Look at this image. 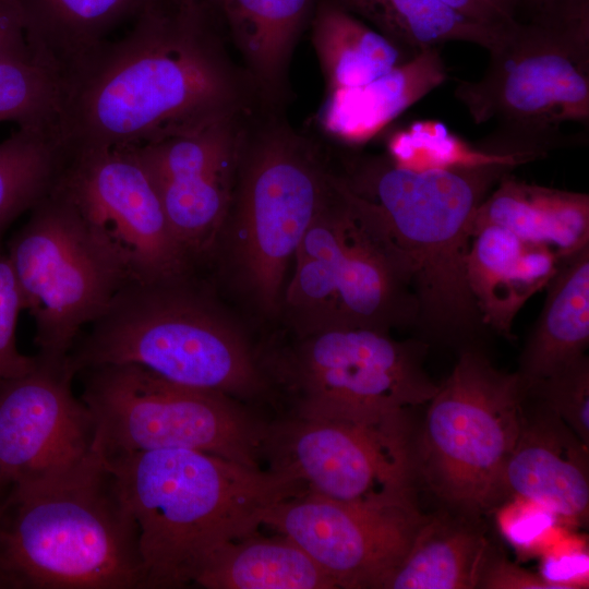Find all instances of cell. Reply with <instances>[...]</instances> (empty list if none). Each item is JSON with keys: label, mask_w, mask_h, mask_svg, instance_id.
<instances>
[{"label": "cell", "mask_w": 589, "mask_h": 589, "mask_svg": "<svg viewBox=\"0 0 589 589\" xmlns=\"http://www.w3.org/2000/svg\"><path fill=\"white\" fill-rule=\"evenodd\" d=\"M120 40L107 41L65 84L60 130L69 146L136 147L192 134L262 106L227 47L218 11L149 0Z\"/></svg>", "instance_id": "6da1fadb"}, {"label": "cell", "mask_w": 589, "mask_h": 589, "mask_svg": "<svg viewBox=\"0 0 589 589\" xmlns=\"http://www.w3.org/2000/svg\"><path fill=\"white\" fill-rule=\"evenodd\" d=\"M105 461L137 524L144 588L193 584L215 551L257 532L275 504L308 492L283 470L200 450H141Z\"/></svg>", "instance_id": "7a4b0ae2"}, {"label": "cell", "mask_w": 589, "mask_h": 589, "mask_svg": "<svg viewBox=\"0 0 589 589\" xmlns=\"http://www.w3.org/2000/svg\"><path fill=\"white\" fill-rule=\"evenodd\" d=\"M516 167L416 171L387 156H353L341 176L365 199L413 267L416 326L430 339L462 342L485 325L469 290L466 256L473 214L500 179Z\"/></svg>", "instance_id": "3957f363"}, {"label": "cell", "mask_w": 589, "mask_h": 589, "mask_svg": "<svg viewBox=\"0 0 589 589\" xmlns=\"http://www.w3.org/2000/svg\"><path fill=\"white\" fill-rule=\"evenodd\" d=\"M0 567L33 588H144L137 524L100 455L11 488L0 508Z\"/></svg>", "instance_id": "277c9868"}, {"label": "cell", "mask_w": 589, "mask_h": 589, "mask_svg": "<svg viewBox=\"0 0 589 589\" xmlns=\"http://www.w3.org/2000/svg\"><path fill=\"white\" fill-rule=\"evenodd\" d=\"M76 374L104 364L134 363L171 383L249 396L262 387L241 333L190 280H129L76 338Z\"/></svg>", "instance_id": "5b68a950"}, {"label": "cell", "mask_w": 589, "mask_h": 589, "mask_svg": "<svg viewBox=\"0 0 589 589\" xmlns=\"http://www.w3.org/2000/svg\"><path fill=\"white\" fill-rule=\"evenodd\" d=\"M488 51L482 76L454 89L474 123L496 124L476 144L532 160L577 144L561 128L589 127V37L518 22Z\"/></svg>", "instance_id": "8992f818"}, {"label": "cell", "mask_w": 589, "mask_h": 589, "mask_svg": "<svg viewBox=\"0 0 589 589\" xmlns=\"http://www.w3.org/2000/svg\"><path fill=\"white\" fill-rule=\"evenodd\" d=\"M273 108L248 120L233 197V254L244 286L275 310L289 262L330 190L312 144Z\"/></svg>", "instance_id": "52a82bcc"}, {"label": "cell", "mask_w": 589, "mask_h": 589, "mask_svg": "<svg viewBox=\"0 0 589 589\" xmlns=\"http://www.w3.org/2000/svg\"><path fill=\"white\" fill-rule=\"evenodd\" d=\"M527 385L519 373L461 349L430 399L420 441L419 472L442 498L468 513L506 497L504 469L520 433Z\"/></svg>", "instance_id": "ba28073f"}, {"label": "cell", "mask_w": 589, "mask_h": 589, "mask_svg": "<svg viewBox=\"0 0 589 589\" xmlns=\"http://www.w3.org/2000/svg\"><path fill=\"white\" fill-rule=\"evenodd\" d=\"M81 399L103 458L155 449H192L260 468L268 431L231 397L166 381L134 363L81 370Z\"/></svg>", "instance_id": "9c48e42d"}, {"label": "cell", "mask_w": 589, "mask_h": 589, "mask_svg": "<svg viewBox=\"0 0 589 589\" xmlns=\"http://www.w3.org/2000/svg\"><path fill=\"white\" fill-rule=\"evenodd\" d=\"M7 254L38 353L67 358L80 334L130 280L118 256L58 190L31 211Z\"/></svg>", "instance_id": "30bf717a"}, {"label": "cell", "mask_w": 589, "mask_h": 589, "mask_svg": "<svg viewBox=\"0 0 589 589\" xmlns=\"http://www.w3.org/2000/svg\"><path fill=\"white\" fill-rule=\"evenodd\" d=\"M426 344L388 332L330 326L305 334L294 359L299 416L381 422L408 416L438 388L423 368Z\"/></svg>", "instance_id": "8fae6325"}, {"label": "cell", "mask_w": 589, "mask_h": 589, "mask_svg": "<svg viewBox=\"0 0 589 589\" xmlns=\"http://www.w3.org/2000/svg\"><path fill=\"white\" fill-rule=\"evenodd\" d=\"M300 417V416H299ZM273 469L333 500L382 508H418L419 473L407 416L361 422L300 417L269 432Z\"/></svg>", "instance_id": "7c38bea8"}, {"label": "cell", "mask_w": 589, "mask_h": 589, "mask_svg": "<svg viewBox=\"0 0 589 589\" xmlns=\"http://www.w3.org/2000/svg\"><path fill=\"white\" fill-rule=\"evenodd\" d=\"M53 188L118 256L130 280L190 273L158 193L132 148L67 145Z\"/></svg>", "instance_id": "4fadbf2b"}, {"label": "cell", "mask_w": 589, "mask_h": 589, "mask_svg": "<svg viewBox=\"0 0 589 589\" xmlns=\"http://www.w3.org/2000/svg\"><path fill=\"white\" fill-rule=\"evenodd\" d=\"M35 357L32 370L0 382V482L11 488L65 473L96 454L94 419L73 394L70 358Z\"/></svg>", "instance_id": "5bb4252c"}, {"label": "cell", "mask_w": 589, "mask_h": 589, "mask_svg": "<svg viewBox=\"0 0 589 589\" xmlns=\"http://www.w3.org/2000/svg\"><path fill=\"white\" fill-rule=\"evenodd\" d=\"M426 517L308 491L271 507L263 525L296 542L336 588L360 589L383 587Z\"/></svg>", "instance_id": "9a60e30c"}, {"label": "cell", "mask_w": 589, "mask_h": 589, "mask_svg": "<svg viewBox=\"0 0 589 589\" xmlns=\"http://www.w3.org/2000/svg\"><path fill=\"white\" fill-rule=\"evenodd\" d=\"M248 118L130 147L146 169L191 265L213 250L227 221Z\"/></svg>", "instance_id": "2e32d148"}, {"label": "cell", "mask_w": 589, "mask_h": 589, "mask_svg": "<svg viewBox=\"0 0 589 589\" xmlns=\"http://www.w3.org/2000/svg\"><path fill=\"white\" fill-rule=\"evenodd\" d=\"M339 178L349 213L335 276L332 326L388 332L394 326L416 325L418 302L411 262L368 202Z\"/></svg>", "instance_id": "e0dca14e"}, {"label": "cell", "mask_w": 589, "mask_h": 589, "mask_svg": "<svg viewBox=\"0 0 589 589\" xmlns=\"http://www.w3.org/2000/svg\"><path fill=\"white\" fill-rule=\"evenodd\" d=\"M588 454V445L527 393L520 433L504 469L506 496L531 501L565 522L584 521L589 508Z\"/></svg>", "instance_id": "ac0fdd59"}, {"label": "cell", "mask_w": 589, "mask_h": 589, "mask_svg": "<svg viewBox=\"0 0 589 589\" xmlns=\"http://www.w3.org/2000/svg\"><path fill=\"white\" fill-rule=\"evenodd\" d=\"M560 256L554 249L498 226L478 229L466 256V277L485 327L512 337L515 317L545 288Z\"/></svg>", "instance_id": "d6986e66"}, {"label": "cell", "mask_w": 589, "mask_h": 589, "mask_svg": "<svg viewBox=\"0 0 589 589\" xmlns=\"http://www.w3.org/2000/svg\"><path fill=\"white\" fill-rule=\"evenodd\" d=\"M446 80L440 49H421L365 84L326 91L317 125L339 144L362 146Z\"/></svg>", "instance_id": "ffe728a7"}, {"label": "cell", "mask_w": 589, "mask_h": 589, "mask_svg": "<svg viewBox=\"0 0 589 589\" xmlns=\"http://www.w3.org/2000/svg\"><path fill=\"white\" fill-rule=\"evenodd\" d=\"M320 0H218L228 39L263 106L277 109L288 95L292 53Z\"/></svg>", "instance_id": "44dd1931"}, {"label": "cell", "mask_w": 589, "mask_h": 589, "mask_svg": "<svg viewBox=\"0 0 589 589\" xmlns=\"http://www.w3.org/2000/svg\"><path fill=\"white\" fill-rule=\"evenodd\" d=\"M484 226H498L560 254L575 252L589 244V195L528 183L510 171L477 207L471 237Z\"/></svg>", "instance_id": "7402d4cb"}, {"label": "cell", "mask_w": 589, "mask_h": 589, "mask_svg": "<svg viewBox=\"0 0 589 589\" xmlns=\"http://www.w3.org/2000/svg\"><path fill=\"white\" fill-rule=\"evenodd\" d=\"M13 1L35 56L52 63L68 83L95 59L109 33L149 0Z\"/></svg>", "instance_id": "603a6c76"}, {"label": "cell", "mask_w": 589, "mask_h": 589, "mask_svg": "<svg viewBox=\"0 0 589 589\" xmlns=\"http://www.w3.org/2000/svg\"><path fill=\"white\" fill-rule=\"evenodd\" d=\"M543 306L519 357L526 384L586 354L589 345V244L561 254Z\"/></svg>", "instance_id": "cb8c5ba5"}, {"label": "cell", "mask_w": 589, "mask_h": 589, "mask_svg": "<svg viewBox=\"0 0 589 589\" xmlns=\"http://www.w3.org/2000/svg\"><path fill=\"white\" fill-rule=\"evenodd\" d=\"M207 589H334L330 578L292 540L260 532L215 551L196 574Z\"/></svg>", "instance_id": "d4e9b609"}, {"label": "cell", "mask_w": 589, "mask_h": 589, "mask_svg": "<svg viewBox=\"0 0 589 589\" xmlns=\"http://www.w3.org/2000/svg\"><path fill=\"white\" fill-rule=\"evenodd\" d=\"M349 205L340 179L330 190L294 253L296 268L286 292L303 335L333 325L335 276L345 242Z\"/></svg>", "instance_id": "484cf974"}, {"label": "cell", "mask_w": 589, "mask_h": 589, "mask_svg": "<svg viewBox=\"0 0 589 589\" xmlns=\"http://www.w3.org/2000/svg\"><path fill=\"white\" fill-rule=\"evenodd\" d=\"M491 555L480 530L445 517L428 516L382 588H478Z\"/></svg>", "instance_id": "4316f807"}, {"label": "cell", "mask_w": 589, "mask_h": 589, "mask_svg": "<svg viewBox=\"0 0 589 589\" xmlns=\"http://www.w3.org/2000/svg\"><path fill=\"white\" fill-rule=\"evenodd\" d=\"M309 27L326 91L365 84L414 55L336 0H320Z\"/></svg>", "instance_id": "83f0119b"}, {"label": "cell", "mask_w": 589, "mask_h": 589, "mask_svg": "<svg viewBox=\"0 0 589 589\" xmlns=\"http://www.w3.org/2000/svg\"><path fill=\"white\" fill-rule=\"evenodd\" d=\"M389 40L410 51L449 41L489 49L498 34L472 24L438 0H336Z\"/></svg>", "instance_id": "f1b7e54d"}, {"label": "cell", "mask_w": 589, "mask_h": 589, "mask_svg": "<svg viewBox=\"0 0 589 589\" xmlns=\"http://www.w3.org/2000/svg\"><path fill=\"white\" fill-rule=\"evenodd\" d=\"M65 152L58 128L19 127L0 143V239L52 190Z\"/></svg>", "instance_id": "f546056e"}, {"label": "cell", "mask_w": 589, "mask_h": 589, "mask_svg": "<svg viewBox=\"0 0 589 589\" xmlns=\"http://www.w3.org/2000/svg\"><path fill=\"white\" fill-rule=\"evenodd\" d=\"M387 157L396 166L416 170H448L493 164L514 167L532 159L498 155L471 144L436 120H418L392 133L386 143Z\"/></svg>", "instance_id": "4dcf8cb0"}, {"label": "cell", "mask_w": 589, "mask_h": 589, "mask_svg": "<svg viewBox=\"0 0 589 589\" xmlns=\"http://www.w3.org/2000/svg\"><path fill=\"white\" fill-rule=\"evenodd\" d=\"M64 91L65 81L59 70L41 58L2 61L0 121L60 130Z\"/></svg>", "instance_id": "1f68e13d"}, {"label": "cell", "mask_w": 589, "mask_h": 589, "mask_svg": "<svg viewBox=\"0 0 589 589\" xmlns=\"http://www.w3.org/2000/svg\"><path fill=\"white\" fill-rule=\"evenodd\" d=\"M526 385L531 397L558 416L589 445V359L586 354Z\"/></svg>", "instance_id": "d6a6232c"}, {"label": "cell", "mask_w": 589, "mask_h": 589, "mask_svg": "<svg viewBox=\"0 0 589 589\" xmlns=\"http://www.w3.org/2000/svg\"><path fill=\"white\" fill-rule=\"evenodd\" d=\"M22 310L14 273L5 250L0 247V382L25 374L36 362V357L24 356L16 347V322Z\"/></svg>", "instance_id": "836d02e7"}, {"label": "cell", "mask_w": 589, "mask_h": 589, "mask_svg": "<svg viewBox=\"0 0 589 589\" xmlns=\"http://www.w3.org/2000/svg\"><path fill=\"white\" fill-rule=\"evenodd\" d=\"M558 517L549 509L520 497L503 508L498 519L509 542L521 551L540 554L558 537Z\"/></svg>", "instance_id": "e575fe53"}, {"label": "cell", "mask_w": 589, "mask_h": 589, "mask_svg": "<svg viewBox=\"0 0 589 589\" xmlns=\"http://www.w3.org/2000/svg\"><path fill=\"white\" fill-rule=\"evenodd\" d=\"M514 3L520 23L589 37V0H514Z\"/></svg>", "instance_id": "d590c367"}, {"label": "cell", "mask_w": 589, "mask_h": 589, "mask_svg": "<svg viewBox=\"0 0 589 589\" xmlns=\"http://www.w3.org/2000/svg\"><path fill=\"white\" fill-rule=\"evenodd\" d=\"M577 538L557 539L541 555L540 576L556 589H578L588 585V552Z\"/></svg>", "instance_id": "8d00e7d4"}, {"label": "cell", "mask_w": 589, "mask_h": 589, "mask_svg": "<svg viewBox=\"0 0 589 589\" xmlns=\"http://www.w3.org/2000/svg\"><path fill=\"white\" fill-rule=\"evenodd\" d=\"M438 1L468 22L496 34L518 23L514 0Z\"/></svg>", "instance_id": "74e56055"}, {"label": "cell", "mask_w": 589, "mask_h": 589, "mask_svg": "<svg viewBox=\"0 0 589 589\" xmlns=\"http://www.w3.org/2000/svg\"><path fill=\"white\" fill-rule=\"evenodd\" d=\"M478 588L486 589H556L540 575L532 574L506 558L491 555Z\"/></svg>", "instance_id": "f35d334b"}, {"label": "cell", "mask_w": 589, "mask_h": 589, "mask_svg": "<svg viewBox=\"0 0 589 589\" xmlns=\"http://www.w3.org/2000/svg\"><path fill=\"white\" fill-rule=\"evenodd\" d=\"M36 57L28 43L19 8L13 0H0V62L23 61Z\"/></svg>", "instance_id": "ab89813d"}, {"label": "cell", "mask_w": 589, "mask_h": 589, "mask_svg": "<svg viewBox=\"0 0 589 589\" xmlns=\"http://www.w3.org/2000/svg\"><path fill=\"white\" fill-rule=\"evenodd\" d=\"M191 1L207 3L217 10L218 0H191Z\"/></svg>", "instance_id": "60d3db41"}, {"label": "cell", "mask_w": 589, "mask_h": 589, "mask_svg": "<svg viewBox=\"0 0 589 589\" xmlns=\"http://www.w3.org/2000/svg\"><path fill=\"white\" fill-rule=\"evenodd\" d=\"M1 486H3V485H2L1 482H0V488H1ZM1 505H2V504H1ZM1 505H0V508H1Z\"/></svg>", "instance_id": "b9f144b4"}]
</instances>
